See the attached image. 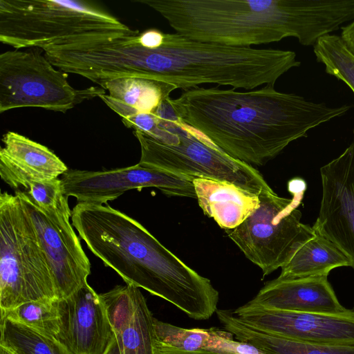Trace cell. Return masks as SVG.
<instances>
[{
    "label": "cell",
    "mask_w": 354,
    "mask_h": 354,
    "mask_svg": "<svg viewBox=\"0 0 354 354\" xmlns=\"http://www.w3.org/2000/svg\"><path fill=\"white\" fill-rule=\"evenodd\" d=\"M0 354H14L10 351L7 349L6 348L0 346Z\"/></svg>",
    "instance_id": "83f0119b"
},
{
    "label": "cell",
    "mask_w": 354,
    "mask_h": 354,
    "mask_svg": "<svg viewBox=\"0 0 354 354\" xmlns=\"http://www.w3.org/2000/svg\"><path fill=\"white\" fill-rule=\"evenodd\" d=\"M193 183L204 214L224 230L241 225L260 203L259 195L227 181L195 178Z\"/></svg>",
    "instance_id": "e0dca14e"
},
{
    "label": "cell",
    "mask_w": 354,
    "mask_h": 354,
    "mask_svg": "<svg viewBox=\"0 0 354 354\" xmlns=\"http://www.w3.org/2000/svg\"><path fill=\"white\" fill-rule=\"evenodd\" d=\"M100 296L121 354H153L155 317L140 289L117 286Z\"/></svg>",
    "instance_id": "5bb4252c"
},
{
    "label": "cell",
    "mask_w": 354,
    "mask_h": 354,
    "mask_svg": "<svg viewBox=\"0 0 354 354\" xmlns=\"http://www.w3.org/2000/svg\"><path fill=\"white\" fill-rule=\"evenodd\" d=\"M322 196L314 231L349 259L354 268V140L320 168Z\"/></svg>",
    "instance_id": "7c38bea8"
},
{
    "label": "cell",
    "mask_w": 354,
    "mask_h": 354,
    "mask_svg": "<svg viewBox=\"0 0 354 354\" xmlns=\"http://www.w3.org/2000/svg\"><path fill=\"white\" fill-rule=\"evenodd\" d=\"M232 312L244 323L270 335L312 344L354 346V310L324 314L266 309L245 304Z\"/></svg>",
    "instance_id": "8fae6325"
},
{
    "label": "cell",
    "mask_w": 354,
    "mask_h": 354,
    "mask_svg": "<svg viewBox=\"0 0 354 354\" xmlns=\"http://www.w3.org/2000/svg\"><path fill=\"white\" fill-rule=\"evenodd\" d=\"M351 266L349 259L330 241L315 232L282 266L280 279L328 276L330 270Z\"/></svg>",
    "instance_id": "ffe728a7"
},
{
    "label": "cell",
    "mask_w": 354,
    "mask_h": 354,
    "mask_svg": "<svg viewBox=\"0 0 354 354\" xmlns=\"http://www.w3.org/2000/svg\"><path fill=\"white\" fill-rule=\"evenodd\" d=\"M57 299L51 270L19 197L0 195L1 312L24 303Z\"/></svg>",
    "instance_id": "8992f818"
},
{
    "label": "cell",
    "mask_w": 354,
    "mask_h": 354,
    "mask_svg": "<svg viewBox=\"0 0 354 354\" xmlns=\"http://www.w3.org/2000/svg\"><path fill=\"white\" fill-rule=\"evenodd\" d=\"M104 354H121L115 337H114Z\"/></svg>",
    "instance_id": "4316f807"
},
{
    "label": "cell",
    "mask_w": 354,
    "mask_h": 354,
    "mask_svg": "<svg viewBox=\"0 0 354 354\" xmlns=\"http://www.w3.org/2000/svg\"><path fill=\"white\" fill-rule=\"evenodd\" d=\"M169 102L180 120L221 150L259 166L309 130L351 108L315 102L268 84L246 92L198 87Z\"/></svg>",
    "instance_id": "6da1fadb"
},
{
    "label": "cell",
    "mask_w": 354,
    "mask_h": 354,
    "mask_svg": "<svg viewBox=\"0 0 354 354\" xmlns=\"http://www.w3.org/2000/svg\"><path fill=\"white\" fill-rule=\"evenodd\" d=\"M190 39L251 47L296 38L303 46L351 19L346 0H134Z\"/></svg>",
    "instance_id": "7a4b0ae2"
},
{
    "label": "cell",
    "mask_w": 354,
    "mask_h": 354,
    "mask_svg": "<svg viewBox=\"0 0 354 354\" xmlns=\"http://www.w3.org/2000/svg\"><path fill=\"white\" fill-rule=\"evenodd\" d=\"M0 346L14 354H71L60 342L24 325L1 318Z\"/></svg>",
    "instance_id": "7402d4cb"
},
{
    "label": "cell",
    "mask_w": 354,
    "mask_h": 354,
    "mask_svg": "<svg viewBox=\"0 0 354 354\" xmlns=\"http://www.w3.org/2000/svg\"><path fill=\"white\" fill-rule=\"evenodd\" d=\"M28 216L48 262L57 299L87 283L91 263L69 219L40 209L24 191L15 194Z\"/></svg>",
    "instance_id": "30bf717a"
},
{
    "label": "cell",
    "mask_w": 354,
    "mask_h": 354,
    "mask_svg": "<svg viewBox=\"0 0 354 354\" xmlns=\"http://www.w3.org/2000/svg\"><path fill=\"white\" fill-rule=\"evenodd\" d=\"M288 188L292 198L279 196L274 191L262 193L256 210L238 227L225 230L264 276L283 266L315 235L313 227L301 222L302 214L297 208L306 189L305 180L293 178Z\"/></svg>",
    "instance_id": "52a82bcc"
},
{
    "label": "cell",
    "mask_w": 354,
    "mask_h": 354,
    "mask_svg": "<svg viewBox=\"0 0 354 354\" xmlns=\"http://www.w3.org/2000/svg\"><path fill=\"white\" fill-rule=\"evenodd\" d=\"M194 178L136 165L102 171L68 169L61 178L64 194L77 203L106 204L125 192L156 187L169 196L196 198Z\"/></svg>",
    "instance_id": "9c48e42d"
},
{
    "label": "cell",
    "mask_w": 354,
    "mask_h": 354,
    "mask_svg": "<svg viewBox=\"0 0 354 354\" xmlns=\"http://www.w3.org/2000/svg\"><path fill=\"white\" fill-rule=\"evenodd\" d=\"M100 87L108 94L99 97L122 119L155 111L177 89L169 84L141 77L113 79Z\"/></svg>",
    "instance_id": "ac0fdd59"
},
{
    "label": "cell",
    "mask_w": 354,
    "mask_h": 354,
    "mask_svg": "<svg viewBox=\"0 0 354 354\" xmlns=\"http://www.w3.org/2000/svg\"><path fill=\"white\" fill-rule=\"evenodd\" d=\"M246 304L266 309L324 314L350 310L339 301L328 276L277 277L267 282Z\"/></svg>",
    "instance_id": "9a60e30c"
},
{
    "label": "cell",
    "mask_w": 354,
    "mask_h": 354,
    "mask_svg": "<svg viewBox=\"0 0 354 354\" xmlns=\"http://www.w3.org/2000/svg\"><path fill=\"white\" fill-rule=\"evenodd\" d=\"M106 94L102 87L74 88L68 73L56 70L41 52L8 50L0 55V113L38 107L65 113L86 100Z\"/></svg>",
    "instance_id": "ba28073f"
},
{
    "label": "cell",
    "mask_w": 354,
    "mask_h": 354,
    "mask_svg": "<svg viewBox=\"0 0 354 354\" xmlns=\"http://www.w3.org/2000/svg\"><path fill=\"white\" fill-rule=\"evenodd\" d=\"M133 133L140 145L141 166L227 181L257 195L273 191L257 169L225 153L176 114L159 118L147 133Z\"/></svg>",
    "instance_id": "277c9868"
},
{
    "label": "cell",
    "mask_w": 354,
    "mask_h": 354,
    "mask_svg": "<svg viewBox=\"0 0 354 354\" xmlns=\"http://www.w3.org/2000/svg\"><path fill=\"white\" fill-rule=\"evenodd\" d=\"M313 51L326 72L344 82L354 93V55L341 37L331 34L320 38L313 46Z\"/></svg>",
    "instance_id": "cb8c5ba5"
},
{
    "label": "cell",
    "mask_w": 354,
    "mask_h": 354,
    "mask_svg": "<svg viewBox=\"0 0 354 354\" xmlns=\"http://www.w3.org/2000/svg\"><path fill=\"white\" fill-rule=\"evenodd\" d=\"M72 225L88 248L126 284L171 303L189 317L205 320L217 309L219 293L144 226L108 204L77 203Z\"/></svg>",
    "instance_id": "3957f363"
},
{
    "label": "cell",
    "mask_w": 354,
    "mask_h": 354,
    "mask_svg": "<svg viewBox=\"0 0 354 354\" xmlns=\"http://www.w3.org/2000/svg\"><path fill=\"white\" fill-rule=\"evenodd\" d=\"M153 354H231L227 353H217L212 351H182L154 339L153 343Z\"/></svg>",
    "instance_id": "484cf974"
},
{
    "label": "cell",
    "mask_w": 354,
    "mask_h": 354,
    "mask_svg": "<svg viewBox=\"0 0 354 354\" xmlns=\"http://www.w3.org/2000/svg\"><path fill=\"white\" fill-rule=\"evenodd\" d=\"M133 30L92 1H0V41L18 50H43L76 37Z\"/></svg>",
    "instance_id": "5b68a950"
},
{
    "label": "cell",
    "mask_w": 354,
    "mask_h": 354,
    "mask_svg": "<svg viewBox=\"0 0 354 354\" xmlns=\"http://www.w3.org/2000/svg\"><path fill=\"white\" fill-rule=\"evenodd\" d=\"M6 318L55 339L61 328L58 299L32 301L1 312Z\"/></svg>",
    "instance_id": "603a6c76"
},
{
    "label": "cell",
    "mask_w": 354,
    "mask_h": 354,
    "mask_svg": "<svg viewBox=\"0 0 354 354\" xmlns=\"http://www.w3.org/2000/svg\"><path fill=\"white\" fill-rule=\"evenodd\" d=\"M155 339L185 351H212L237 354L238 341L220 328H184L154 319Z\"/></svg>",
    "instance_id": "44dd1931"
},
{
    "label": "cell",
    "mask_w": 354,
    "mask_h": 354,
    "mask_svg": "<svg viewBox=\"0 0 354 354\" xmlns=\"http://www.w3.org/2000/svg\"><path fill=\"white\" fill-rule=\"evenodd\" d=\"M40 209L50 215L71 218L66 197L62 191L61 179L34 181L24 191Z\"/></svg>",
    "instance_id": "d4e9b609"
},
{
    "label": "cell",
    "mask_w": 354,
    "mask_h": 354,
    "mask_svg": "<svg viewBox=\"0 0 354 354\" xmlns=\"http://www.w3.org/2000/svg\"><path fill=\"white\" fill-rule=\"evenodd\" d=\"M2 142L0 175L12 188L25 189L32 182L57 178L68 170L48 147L16 132H7Z\"/></svg>",
    "instance_id": "2e32d148"
},
{
    "label": "cell",
    "mask_w": 354,
    "mask_h": 354,
    "mask_svg": "<svg viewBox=\"0 0 354 354\" xmlns=\"http://www.w3.org/2000/svg\"><path fill=\"white\" fill-rule=\"evenodd\" d=\"M224 329L235 339L249 344L263 354H354V346L299 342L259 330L239 319L232 310L216 312Z\"/></svg>",
    "instance_id": "d6986e66"
},
{
    "label": "cell",
    "mask_w": 354,
    "mask_h": 354,
    "mask_svg": "<svg viewBox=\"0 0 354 354\" xmlns=\"http://www.w3.org/2000/svg\"><path fill=\"white\" fill-rule=\"evenodd\" d=\"M61 328L55 339L71 354H104L115 337L104 303L86 283L58 299Z\"/></svg>",
    "instance_id": "4fadbf2b"
}]
</instances>
